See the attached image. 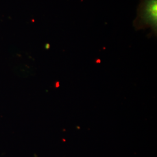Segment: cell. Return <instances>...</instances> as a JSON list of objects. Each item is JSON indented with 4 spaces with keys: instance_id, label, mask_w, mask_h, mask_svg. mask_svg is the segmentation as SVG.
<instances>
[{
    "instance_id": "cell-1",
    "label": "cell",
    "mask_w": 157,
    "mask_h": 157,
    "mask_svg": "<svg viewBox=\"0 0 157 157\" xmlns=\"http://www.w3.org/2000/svg\"><path fill=\"white\" fill-rule=\"evenodd\" d=\"M133 25L137 30L151 29L152 33L156 36L157 0H141Z\"/></svg>"
}]
</instances>
